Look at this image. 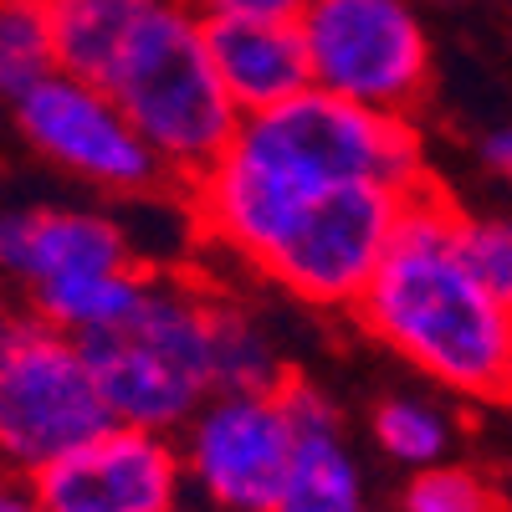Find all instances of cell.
Instances as JSON below:
<instances>
[{"label": "cell", "mask_w": 512, "mask_h": 512, "mask_svg": "<svg viewBox=\"0 0 512 512\" xmlns=\"http://www.w3.org/2000/svg\"><path fill=\"white\" fill-rule=\"evenodd\" d=\"M103 93L159 159L164 180L180 185L200 180L241 128L236 108L226 103L216 72L205 62L200 16L185 0H164L139 26V36L113 62Z\"/></svg>", "instance_id": "3957f363"}, {"label": "cell", "mask_w": 512, "mask_h": 512, "mask_svg": "<svg viewBox=\"0 0 512 512\" xmlns=\"http://www.w3.org/2000/svg\"><path fill=\"white\" fill-rule=\"evenodd\" d=\"M282 405L292 420V466H287L277 512H364L359 461L344 441L333 405L308 379H287Z\"/></svg>", "instance_id": "4fadbf2b"}, {"label": "cell", "mask_w": 512, "mask_h": 512, "mask_svg": "<svg viewBox=\"0 0 512 512\" xmlns=\"http://www.w3.org/2000/svg\"><path fill=\"white\" fill-rule=\"evenodd\" d=\"M11 108H16V128L26 134V144L41 159L62 164L67 175L88 180L98 190H113V195H154L164 185L159 159L144 149V139L113 108V98L93 88V82L47 72Z\"/></svg>", "instance_id": "ba28073f"}, {"label": "cell", "mask_w": 512, "mask_h": 512, "mask_svg": "<svg viewBox=\"0 0 512 512\" xmlns=\"http://www.w3.org/2000/svg\"><path fill=\"white\" fill-rule=\"evenodd\" d=\"M205 62L216 72L226 103L236 118H256L303 88H313L308 77V52L297 21H241V16H210L200 21Z\"/></svg>", "instance_id": "7c38bea8"}, {"label": "cell", "mask_w": 512, "mask_h": 512, "mask_svg": "<svg viewBox=\"0 0 512 512\" xmlns=\"http://www.w3.org/2000/svg\"><path fill=\"white\" fill-rule=\"evenodd\" d=\"M210 379L216 395H277L292 379L267 328L231 297H216V318H210Z\"/></svg>", "instance_id": "9a60e30c"}, {"label": "cell", "mask_w": 512, "mask_h": 512, "mask_svg": "<svg viewBox=\"0 0 512 512\" xmlns=\"http://www.w3.org/2000/svg\"><path fill=\"white\" fill-rule=\"evenodd\" d=\"M374 441L390 461L425 472L451 461V415L420 395H390L374 405Z\"/></svg>", "instance_id": "e0dca14e"}, {"label": "cell", "mask_w": 512, "mask_h": 512, "mask_svg": "<svg viewBox=\"0 0 512 512\" xmlns=\"http://www.w3.org/2000/svg\"><path fill=\"white\" fill-rule=\"evenodd\" d=\"M297 36L318 93L405 118L431 88V31L415 0H308Z\"/></svg>", "instance_id": "8992f818"}, {"label": "cell", "mask_w": 512, "mask_h": 512, "mask_svg": "<svg viewBox=\"0 0 512 512\" xmlns=\"http://www.w3.org/2000/svg\"><path fill=\"white\" fill-rule=\"evenodd\" d=\"M395 210L400 195L379 185L297 190L256 246L251 267L313 308H354L395 231Z\"/></svg>", "instance_id": "5b68a950"}, {"label": "cell", "mask_w": 512, "mask_h": 512, "mask_svg": "<svg viewBox=\"0 0 512 512\" xmlns=\"http://www.w3.org/2000/svg\"><path fill=\"white\" fill-rule=\"evenodd\" d=\"M108 425L77 338L21 323L0 359V466L16 482H31Z\"/></svg>", "instance_id": "52a82bcc"}, {"label": "cell", "mask_w": 512, "mask_h": 512, "mask_svg": "<svg viewBox=\"0 0 512 512\" xmlns=\"http://www.w3.org/2000/svg\"><path fill=\"white\" fill-rule=\"evenodd\" d=\"M16 328H21V318L0 303V359H6V349H11V338H16Z\"/></svg>", "instance_id": "cb8c5ba5"}, {"label": "cell", "mask_w": 512, "mask_h": 512, "mask_svg": "<svg viewBox=\"0 0 512 512\" xmlns=\"http://www.w3.org/2000/svg\"><path fill=\"white\" fill-rule=\"evenodd\" d=\"M0 512H41V507H36V497H31L26 482L0 477Z\"/></svg>", "instance_id": "603a6c76"}, {"label": "cell", "mask_w": 512, "mask_h": 512, "mask_svg": "<svg viewBox=\"0 0 512 512\" xmlns=\"http://www.w3.org/2000/svg\"><path fill=\"white\" fill-rule=\"evenodd\" d=\"M364 512H369V507H364Z\"/></svg>", "instance_id": "484cf974"}, {"label": "cell", "mask_w": 512, "mask_h": 512, "mask_svg": "<svg viewBox=\"0 0 512 512\" xmlns=\"http://www.w3.org/2000/svg\"><path fill=\"white\" fill-rule=\"evenodd\" d=\"M482 159L492 175H507L512 169V134L507 128H487V139H482Z\"/></svg>", "instance_id": "7402d4cb"}, {"label": "cell", "mask_w": 512, "mask_h": 512, "mask_svg": "<svg viewBox=\"0 0 512 512\" xmlns=\"http://www.w3.org/2000/svg\"><path fill=\"white\" fill-rule=\"evenodd\" d=\"M456 216L461 210L431 180L400 195L395 231L354 313L425 379L497 405L512 384V303L466 272L456 256Z\"/></svg>", "instance_id": "6da1fadb"}, {"label": "cell", "mask_w": 512, "mask_h": 512, "mask_svg": "<svg viewBox=\"0 0 512 512\" xmlns=\"http://www.w3.org/2000/svg\"><path fill=\"white\" fill-rule=\"evenodd\" d=\"M26 487L41 512H180L185 466L175 436L108 425Z\"/></svg>", "instance_id": "30bf717a"}, {"label": "cell", "mask_w": 512, "mask_h": 512, "mask_svg": "<svg viewBox=\"0 0 512 512\" xmlns=\"http://www.w3.org/2000/svg\"><path fill=\"white\" fill-rule=\"evenodd\" d=\"M144 277H149V267L134 262V267H113V272H93V277L47 287V292L31 297L36 323H47V328L67 333V338H93V333L113 328L128 308L139 303Z\"/></svg>", "instance_id": "2e32d148"}, {"label": "cell", "mask_w": 512, "mask_h": 512, "mask_svg": "<svg viewBox=\"0 0 512 512\" xmlns=\"http://www.w3.org/2000/svg\"><path fill=\"white\" fill-rule=\"evenodd\" d=\"M231 144L308 190L379 185L390 195H410L425 185V159L410 118L374 113L318 88H303L267 113L241 118Z\"/></svg>", "instance_id": "277c9868"}, {"label": "cell", "mask_w": 512, "mask_h": 512, "mask_svg": "<svg viewBox=\"0 0 512 512\" xmlns=\"http://www.w3.org/2000/svg\"><path fill=\"white\" fill-rule=\"evenodd\" d=\"M52 67V41L36 0H0V98L16 103Z\"/></svg>", "instance_id": "ac0fdd59"}, {"label": "cell", "mask_w": 512, "mask_h": 512, "mask_svg": "<svg viewBox=\"0 0 512 512\" xmlns=\"http://www.w3.org/2000/svg\"><path fill=\"white\" fill-rule=\"evenodd\" d=\"M185 6L210 21V16H241V21H297L308 0H185Z\"/></svg>", "instance_id": "44dd1931"}, {"label": "cell", "mask_w": 512, "mask_h": 512, "mask_svg": "<svg viewBox=\"0 0 512 512\" xmlns=\"http://www.w3.org/2000/svg\"><path fill=\"white\" fill-rule=\"evenodd\" d=\"M446 6H461V0H446Z\"/></svg>", "instance_id": "d4e9b609"}, {"label": "cell", "mask_w": 512, "mask_h": 512, "mask_svg": "<svg viewBox=\"0 0 512 512\" xmlns=\"http://www.w3.org/2000/svg\"><path fill=\"white\" fill-rule=\"evenodd\" d=\"M456 256L492 297L512 303V226L502 216H456Z\"/></svg>", "instance_id": "ffe728a7"}, {"label": "cell", "mask_w": 512, "mask_h": 512, "mask_svg": "<svg viewBox=\"0 0 512 512\" xmlns=\"http://www.w3.org/2000/svg\"><path fill=\"white\" fill-rule=\"evenodd\" d=\"M52 41V67L103 88L123 47L164 0H36Z\"/></svg>", "instance_id": "5bb4252c"}, {"label": "cell", "mask_w": 512, "mask_h": 512, "mask_svg": "<svg viewBox=\"0 0 512 512\" xmlns=\"http://www.w3.org/2000/svg\"><path fill=\"white\" fill-rule=\"evenodd\" d=\"M210 318L216 292L149 267L139 303L113 328L77 338L82 364L113 425L175 436L216 395L210 379Z\"/></svg>", "instance_id": "7a4b0ae2"}, {"label": "cell", "mask_w": 512, "mask_h": 512, "mask_svg": "<svg viewBox=\"0 0 512 512\" xmlns=\"http://www.w3.org/2000/svg\"><path fill=\"white\" fill-rule=\"evenodd\" d=\"M113 267H134L128 231L113 216L72 210V205L0 210V272L21 282L26 297Z\"/></svg>", "instance_id": "8fae6325"}, {"label": "cell", "mask_w": 512, "mask_h": 512, "mask_svg": "<svg viewBox=\"0 0 512 512\" xmlns=\"http://www.w3.org/2000/svg\"><path fill=\"white\" fill-rule=\"evenodd\" d=\"M185 477L221 512H277L292 466V420L277 395H210L180 441Z\"/></svg>", "instance_id": "9c48e42d"}, {"label": "cell", "mask_w": 512, "mask_h": 512, "mask_svg": "<svg viewBox=\"0 0 512 512\" xmlns=\"http://www.w3.org/2000/svg\"><path fill=\"white\" fill-rule=\"evenodd\" d=\"M400 512H502V492L472 466H425L400 492Z\"/></svg>", "instance_id": "d6986e66"}]
</instances>
